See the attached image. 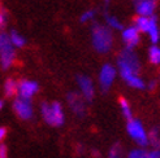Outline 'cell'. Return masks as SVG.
<instances>
[{"label": "cell", "mask_w": 160, "mask_h": 158, "mask_svg": "<svg viewBox=\"0 0 160 158\" xmlns=\"http://www.w3.org/2000/svg\"><path fill=\"white\" fill-rule=\"evenodd\" d=\"M117 65L120 69V74L122 79H125L126 83L133 88L142 90L145 88V83L138 77V72L141 69L139 60L135 56V53L132 52V49H125L118 54L117 57Z\"/></svg>", "instance_id": "1"}, {"label": "cell", "mask_w": 160, "mask_h": 158, "mask_svg": "<svg viewBox=\"0 0 160 158\" xmlns=\"http://www.w3.org/2000/svg\"><path fill=\"white\" fill-rule=\"evenodd\" d=\"M41 112L43 115V119L48 123L50 126H56L59 127L64 123V112H62V108L60 105V102H43L42 106H41Z\"/></svg>", "instance_id": "2"}, {"label": "cell", "mask_w": 160, "mask_h": 158, "mask_svg": "<svg viewBox=\"0 0 160 158\" xmlns=\"http://www.w3.org/2000/svg\"><path fill=\"white\" fill-rule=\"evenodd\" d=\"M92 45L100 53L108 52L112 47L111 31L102 25H95L92 27Z\"/></svg>", "instance_id": "3"}, {"label": "cell", "mask_w": 160, "mask_h": 158, "mask_svg": "<svg viewBox=\"0 0 160 158\" xmlns=\"http://www.w3.org/2000/svg\"><path fill=\"white\" fill-rule=\"evenodd\" d=\"M0 58H2V66L3 69H8L16 58L14 53V45L11 42L9 35L2 34L0 35Z\"/></svg>", "instance_id": "4"}, {"label": "cell", "mask_w": 160, "mask_h": 158, "mask_svg": "<svg viewBox=\"0 0 160 158\" xmlns=\"http://www.w3.org/2000/svg\"><path fill=\"white\" fill-rule=\"evenodd\" d=\"M126 128H128V133L130 135L132 139L135 140L137 144H139L141 146H146L148 144V136L146 135V131L138 119L128 121Z\"/></svg>", "instance_id": "5"}, {"label": "cell", "mask_w": 160, "mask_h": 158, "mask_svg": "<svg viewBox=\"0 0 160 158\" xmlns=\"http://www.w3.org/2000/svg\"><path fill=\"white\" fill-rule=\"evenodd\" d=\"M13 110L17 114V117L23 121L30 119L33 117V108H31L30 101L26 99H22V97L16 99L13 102Z\"/></svg>", "instance_id": "6"}, {"label": "cell", "mask_w": 160, "mask_h": 158, "mask_svg": "<svg viewBox=\"0 0 160 158\" xmlns=\"http://www.w3.org/2000/svg\"><path fill=\"white\" fill-rule=\"evenodd\" d=\"M115 77H116V70L112 65L106 64L102 67L100 74H99V83H100V87L103 91L109 90V87L112 86V83L115 81Z\"/></svg>", "instance_id": "7"}, {"label": "cell", "mask_w": 160, "mask_h": 158, "mask_svg": "<svg viewBox=\"0 0 160 158\" xmlns=\"http://www.w3.org/2000/svg\"><path fill=\"white\" fill-rule=\"evenodd\" d=\"M67 100H68V104H69L70 109L73 110V112H74L77 115L82 117V115L85 114V112H86L85 102H83V99L79 96L78 93H74V92L68 93Z\"/></svg>", "instance_id": "8"}, {"label": "cell", "mask_w": 160, "mask_h": 158, "mask_svg": "<svg viewBox=\"0 0 160 158\" xmlns=\"http://www.w3.org/2000/svg\"><path fill=\"white\" fill-rule=\"evenodd\" d=\"M77 82H78L79 88H81V91L83 93V97L87 101H91L94 99V95H95L94 84L91 82V79L89 77H86V75H78L77 77Z\"/></svg>", "instance_id": "9"}, {"label": "cell", "mask_w": 160, "mask_h": 158, "mask_svg": "<svg viewBox=\"0 0 160 158\" xmlns=\"http://www.w3.org/2000/svg\"><path fill=\"white\" fill-rule=\"evenodd\" d=\"M38 92V83L33 82V81H28V79H23L18 84V93L20 97L29 100L31 96Z\"/></svg>", "instance_id": "10"}, {"label": "cell", "mask_w": 160, "mask_h": 158, "mask_svg": "<svg viewBox=\"0 0 160 158\" xmlns=\"http://www.w3.org/2000/svg\"><path fill=\"white\" fill-rule=\"evenodd\" d=\"M122 39L126 43V48L128 49H133L134 47L139 43V30L135 26L125 29L122 31Z\"/></svg>", "instance_id": "11"}, {"label": "cell", "mask_w": 160, "mask_h": 158, "mask_svg": "<svg viewBox=\"0 0 160 158\" xmlns=\"http://www.w3.org/2000/svg\"><path fill=\"white\" fill-rule=\"evenodd\" d=\"M155 9L154 0H137L135 2V11L139 16L143 17H152V13Z\"/></svg>", "instance_id": "12"}, {"label": "cell", "mask_w": 160, "mask_h": 158, "mask_svg": "<svg viewBox=\"0 0 160 158\" xmlns=\"http://www.w3.org/2000/svg\"><path fill=\"white\" fill-rule=\"evenodd\" d=\"M155 17H143V16H139V17L135 18V27H137L142 33H148L151 26H152Z\"/></svg>", "instance_id": "13"}, {"label": "cell", "mask_w": 160, "mask_h": 158, "mask_svg": "<svg viewBox=\"0 0 160 158\" xmlns=\"http://www.w3.org/2000/svg\"><path fill=\"white\" fill-rule=\"evenodd\" d=\"M18 92V84L14 79H7L5 83H4V95L5 97L11 99V97H14L16 93Z\"/></svg>", "instance_id": "14"}, {"label": "cell", "mask_w": 160, "mask_h": 158, "mask_svg": "<svg viewBox=\"0 0 160 158\" xmlns=\"http://www.w3.org/2000/svg\"><path fill=\"white\" fill-rule=\"evenodd\" d=\"M148 143L155 148V151H160V135L156 128H152L148 133Z\"/></svg>", "instance_id": "15"}, {"label": "cell", "mask_w": 160, "mask_h": 158, "mask_svg": "<svg viewBox=\"0 0 160 158\" xmlns=\"http://www.w3.org/2000/svg\"><path fill=\"white\" fill-rule=\"evenodd\" d=\"M118 102H120V106H121L122 114L125 115L126 119H128V121L133 119V118H132V110H130V105H129V102H128V100H126V99H124V97H120V99H118Z\"/></svg>", "instance_id": "16"}, {"label": "cell", "mask_w": 160, "mask_h": 158, "mask_svg": "<svg viewBox=\"0 0 160 158\" xmlns=\"http://www.w3.org/2000/svg\"><path fill=\"white\" fill-rule=\"evenodd\" d=\"M148 35H150V39L152 43H158L159 39H160V31L158 29V23H156V20H154L152 22V26H151L150 31H148Z\"/></svg>", "instance_id": "17"}, {"label": "cell", "mask_w": 160, "mask_h": 158, "mask_svg": "<svg viewBox=\"0 0 160 158\" xmlns=\"http://www.w3.org/2000/svg\"><path fill=\"white\" fill-rule=\"evenodd\" d=\"M148 56H150V61L152 62V64H160V48L159 47H156V45L151 47Z\"/></svg>", "instance_id": "18"}, {"label": "cell", "mask_w": 160, "mask_h": 158, "mask_svg": "<svg viewBox=\"0 0 160 158\" xmlns=\"http://www.w3.org/2000/svg\"><path fill=\"white\" fill-rule=\"evenodd\" d=\"M9 38H11V42L14 47H23L25 45V39H23L20 34L16 33V31H12L9 34Z\"/></svg>", "instance_id": "19"}, {"label": "cell", "mask_w": 160, "mask_h": 158, "mask_svg": "<svg viewBox=\"0 0 160 158\" xmlns=\"http://www.w3.org/2000/svg\"><path fill=\"white\" fill-rule=\"evenodd\" d=\"M128 158H148V153L143 149H134L129 153Z\"/></svg>", "instance_id": "20"}, {"label": "cell", "mask_w": 160, "mask_h": 158, "mask_svg": "<svg viewBox=\"0 0 160 158\" xmlns=\"http://www.w3.org/2000/svg\"><path fill=\"white\" fill-rule=\"evenodd\" d=\"M106 20H107V23H108V25H109L112 29H116V30H121V29H122V25L118 22L117 18L112 17V16H107Z\"/></svg>", "instance_id": "21"}, {"label": "cell", "mask_w": 160, "mask_h": 158, "mask_svg": "<svg viewBox=\"0 0 160 158\" xmlns=\"http://www.w3.org/2000/svg\"><path fill=\"white\" fill-rule=\"evenodd\" d=\"M108 158H121V145L115 144L113 146H112L111 151H109Z\"/></svg>", "instance_id": "22"}, {"label": "cell", "mask_w": 160, "mask_h": 158, "mask_svg": "<svg viewBox=\"0 0 160 158\" xmlns=\"http://www.w3.org/2000/svg\"><path fill=\"white\" fill-rule=\"evenodd\" d=\"M95 17V11H86L82 16H81V22H86V21H90Z\"/></svg>", "instance_id": "23"}, {"label": "cell", "mask_w": 160, "mask_h": 158, "mask_svg": "<svg viewBox=\"0 0 160 158\" xmlns=\"http://www.w3.org/2000/svg\"><path fill=\"white\" fill-rule=\"evenodd\" d=\"M5 23H7V14L5 11L2 9V12H0V25H2V27H4Z\"/></svg>", "instance_id": "24"}, {"label": "cell", "mask_w": 160, "mask_h": 158, "mask_svg": "<svg viewBox=\"0 0 160 158\" xmlns=\"http://www.w3.org/2000/svg\"><path fill=\"white\" fill-rule=\"evenodd\" d=\"M0 158H8V156H7V146L4 144L0 145Z\"/></svg>", "instance_id": "25"}, {"label": "cell", "mask_w": 160, "mask_h": 158, "mask_svg": "<svg viewBox=\"0 0 160 158\" xmlns=\"http://www.w3.org/2000/svg\"><path fill=\"white\" fill-rule=\"evenodd\" d=\"M148 158H160V151H151L148 153Z\"/></svg>", "instance_id": "26"}, {"label": "cell", "mask_w": 160, "mask_h": 158, "mask_svg": "<svg viewBox=\"0 0 160 158\" xmlns=\"http://www.w3.org/2000/svg\"><path fill=\"white\" fill-rule=\"evenodd\" d=\"M5 135H7V128L5 127H2V128H0V139L4 140Z\"/></svg>", "instance_id": "27"}, {"label": "cell", "mask_w": 160, "mask_h": 158, "mask_svg": "<svg viewBox=\"0 0 160 158\" xmlns=\"http://www.w3.org/2000/svg\"><path fill=\"white\" fill-rule=\"evenodd\" d=\"M154 87H155V82H151V84H150V88H151V90H152V88H154Z\"/></svg>", "instance_id": "28"}, {"label": "cell", "mask_w": 160, "mask_h": 158, "mask_svg": "<svg viewBox=\"0 0 160 158\" xmlns=\"http://www.w3.org/2000/svg\"><path fill=\"white\" fill-rule=\"evenodd\" d=\"M106 3H107V4H108V3H109V0H106Z\"/></svg>", "instance_id": "29"}]
</instances>
